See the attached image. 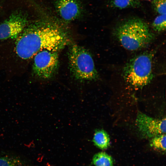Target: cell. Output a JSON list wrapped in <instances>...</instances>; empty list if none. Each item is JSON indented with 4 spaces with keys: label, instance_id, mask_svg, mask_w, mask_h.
<instances>
[{
    "label": "cell",
    "instance_id": "obj_10",
    "mask_svg": "<svg viewBox=\"0 0 166 166\" xmlns=\"http://www.w3.org/2000/svg\"><path fill=\"white\" fill-rule=\"evenodd\" d=\"M26 162L18 156L10 154L0 155V166H27Z\"/></svg>",
    "mask_w": 166,
    "mask_h": 166
},
{
    "label": "cell",
    "instance_id": "obj_1",
    "mask_svg": "<svg viewBox=\"0 0 166 166\" xmlns=\"http://www.w3.org/2000/svg\"><path fill=\"white\" fill-rule=\"evenodd\" d=\"M70 42L67 32L50 19L23 30L16 38L15 50L19 57L26 60L43 50L58 52Z\"/></svg>",
    "mask_w": 166,
    "mask_h": 166
},
{
    "label": "cell",
    "instance_id": "obj_12",
    "mask_svg": "<svg viewBox=\"0 0 166 166\" xmlns=\"http://www.w3.org/2000/svg\"><path fill=\"white\" fill-rule=\"evenodd\" d=\"M111 6L120 9L139 7L141 5L139 0H109Z\"/></svg>",
    "mask_w": 166,
    "mask_h": 166
},
{
    "label": "cell",
    "instance_id": "obj_13",
    "mask_svg": "<svg viewBox=\"0 0 166 166\" xmlns=\"http://www.w3.org/2000/svg\"><path fill=\"white\" fill-rule=\"evenodd\" d=\"M166 141L165 134L159 135L151 138L150 145L156 149L165 152Z\"/></svg>",
    "mask_w": 166,
    "mask_h": 166
},
{
    "label": "cell",
    "instance_id": "obj_11",
    "mask_svg": "<svg viewBox=\"0 0 166 166\" xmlns=\"http://www.w3.org/2000/svg\"><path fill=\"white\" fill-rule=\"evenodd\" d=\"M92 163L95 166H113L111 156L105 152H100L94 155Z\"/></svg>",
    "mask_w": 166,
    "mask_h": 166
},
{
    "label": "cell",
    "instance_id": "obj_7",
    "mask_svg": "<svg viewBox=\"0 0 166 166\" xmlns=\"http://www.w3.org/2000/svg\"><path fill=\"white\" fill-rule=\"evenodd\" d=\"M27 23L25 16L19 13L11 15L0 24V40L16 38L25 29Z\"/></svg>",
    "mask_w": 166,
    "mask_h": 166
},
{
    "label": "cell",
    "instance_id": "obj_4",
    "mask_svg": "<svg viewBox=\"0 0 166 166\" xmlns=\"http://www.w3.org/2000/svg\"><path fill=\"white\" fill-rule=\"evenodd\" d=\"M71 73L76 79L92 81L99 75L90 53L84 48L75 44L70 45L68 53Z\"/></svg>",
    "mask_w": 166,
    "mask_h": 166
},
{
    "label": "cell",
    "instance_id": "obj_8",
    "mask_svg": "<svg viewBox=\"0 0 166 166\" xmlns=\"http://www.w3.org/2000/svg\"><path fill=\"white\" fill-rule=\"evenodd\" d=\"M56 11L61 18L65 22H70L79 17L82 8L77 0H55Z\"/></svg>",
    "mask_w": 166,
    "mask_h": 166
},
{
    "label": "cell",
    "instance_id": "obj_3",
    "mask_svg": "<svg viewBox=\"0 0 166 166\" xmlns=\"http://www.w3.org/2000/svg\"><path fill=\"white\" fill-rule=\"evenodd\" d=\"M153 54L152 52H145L130 60L123 69L125 80L137 88H142L149 84L153 77Z\"/></svg>",
    "mask_w": 166,
    "mask_h": 166
},
{
    "label": "cell",
    "instance_id": "obj_5",
    "mask_svg": "<svg viewBox=\"0 0 166 166\" xmlns=\"http://www.w3.org/2000/svg\"><path fill=\"white\" fill-rule=\"evenodd\" d=\"M34 57L33 71L35 75L43 79L52 78L59 66L58 51L43 50Z\"/></svg>",
    "mask_w": 166,
    "mask_h": 166
},
{
    "label": "cell",
    "instance_id": "obj_2",
    "mask_svg": "<svg viewBox=\"0 0 166 166\" xmlns=\"http://www.w3.org/2000/svg\"><path fill=\"white\" fill-rule=\"evenodd\" d=\"M114 34L125 49L134 51L150 43L154 36L148 24L139 18L129 19L115 29Z\"/></svg>",
    "mask_w": 166,
    "mask_h": 166
},
{
    "label": "cell",
    "instance_id": "obj_16",
    "mask_svg": "<svg viewBox=\"0 0 166 166\" xmlns=\"http://www.w3.org/2000/svg\"><path fill=\"white\" fill-rule=\"evenodd\" d=\"M145 0L150 1H152V0Z\"/></svg>",
    "mask_w": 166,
    "mask_h": 166
},
{
    "label": "cell",
    "instance_id": "obj_15",
    "mask_svg": "<svg viewBox=\"0 0 166 166\" xmlns=\"http://www.w3.org/2000/svg\"><path fill=\"white\" fill-rule=\"evenodd\" d=\"M154 10L159 14H166V0H152Z\"/></svg>",
    "mask_w": 166,
    "mask_h": 166
},
{
    "label": "cell",
    "instance_id": "obj_9",
    "mask_svg": "<svg viewBox=\"0 0 166 166\" xmlns=\"http://www.w3.org/2000/svg\"><path fill=\"white\" fill-rule=\"evenodd\" d=\"M93 141L97 147L103 150L109 146L110 139L106 132L103 129H98L95 132Z\"/></svg>",
    "mask_w": 166,
    "mask_h": 166
},
{
    "label": "cell",
    "instance_id": "obj_6",
    "mask_svg": "<svg viewBox=\"0 0 166 166\" xmlns=\"http://www.w3.org/2000/svg\"><path fill=\"white\" fill-rule=\"evenodd\" d=\"M136 124L143 138H151L156 135L166 133L165 117L156 119L139 112L136 117Z\"/></svg>",
    "mask_w": 166,
    "mask_h": 166
},
{
    "label": "cell",
    "instance_id": "obj_14",
    "mask_svg": "<svg viewBox=\"0 0 166 166\" xmlns=\"http://www.w3.org/2000/svg\"><path fill=\"white\" fill-rule=\"evenodd\" d=\"M166 25V14H159L154 19L152 24L153 30L157 32L165 30Z\"/></svg>",
    "mask_w": 166,
    "mask_h": 166
}]
</instances>
